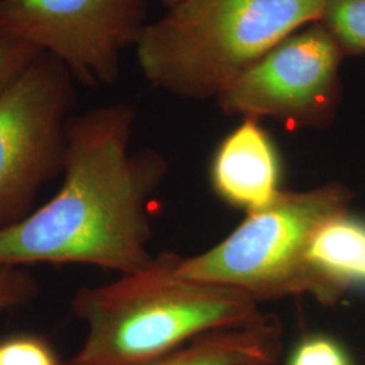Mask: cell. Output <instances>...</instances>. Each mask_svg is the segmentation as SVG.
Returning <instances> with one entry per match:
<instances>
[{
	"mask_svg": "<svg viewBox=\"0 0 365 365\" xmlns=\"http://www.w3.org/2000/svg\"><path fill=\"white\" fill-rule=\"evenodd\" d=\"M135 114L123 103L68 119L64 180L49 202L0 227V267L90 264L122 274L145 268L148 203L167 175L153 150H129Z\"/></svg>",
	"mask_w": 365,
	"mask_h": 365,
	"instance_id": "obj_1",
	"label": "cell"
},
{
	"mask_svg": "<svg viewBox=\"0 0 365 365\" xmlns=\"http://www.w3.org/2000/svg\"><path fill=\"white\" fill-rule=\"evenodd\" d=\"M73 309L87 334L69 365H145L202 336L265 317L241 294L178 277L170 252L113 283L83 288Z\"/></svg>",
	"mask_w": 365,
	"mask_h": 365,
	"instance_id": "obj_2",
	"label": "cell"
},
{
	"mask_svg": "<svg viewBox=\"0 0 365 365\" xmlns=\"http://www.w3.org/2000/svg\"><path fill=\"white\" fill-rule=\"evenodd\" d=\"M327 0H180L135 42L146 80L184 99L215 98L272 46L321 21Z\"/></svg>",
	"mask_w": 365,
	"mask_h": 365,
	"instance_id": "obj_3",
	"label": "cell"
},
{
	"mask_svg": "<svg viewBox=\"0 0 365 365\" xmlns=\"http://www.w3.org/2000/svg\"><path fill=\"white\" fill-rule=\"evenodd\" d=\"M351 200V191L339 182L306 191L282 190L267 206L247 212L215 247L194 257L173 255V274L257 303L312 295L309 242L322 222L349 210Z\"/></svg>",
	"mask_w": 365,
	"mask_h": 365,
	"instance_id": "obj_4",
	"label": "cell"
},
{
	"mask_svg": "<svg viewBox=\"0 0 365 365\" xmlns=\"http://www.w3.org/2000/svg\"><path fill=\"white\" fill-rule=\"evenodd\" d=\"M344 57L325 25L314 22L277 42L217 102L227 115L271 118L289 130L325 128L337 114Z\"/></svg>",
	"mask_w": 365,
	"mask_h": 365,
	"instance_id": "obj_5",
	"label": "cell"
},
{
	"mask_svg": "<svg viewBox=\"0 0 365 365\" xmlns=\"http://www.w3.org/2000/svg\"><path fill=\"white\" fill-rule=\"evenodd\" d=\"M145 18L144 0H0V34L52 56L87 87L119 78Z\"/></svg>",
	"mask_w": 365,
	"mask_h": 365,
	"instance_id": "obj_6",
	"label": "cell"
},
{
	"mask_svg": "<svg viewBox=\"0 0 365 365\" xmlns=\"http://www.w3.org/2000/svg\"><path fill=\"white\" fill-rule=\"evenodd\" d=\"M73 81L66 66L42 53L0 93V227L63 168Z\"/></svg>",
	"mask_w": 365,
	"mask_h": 365,
	"instance_id": "obj_7",
	"label": "cell"
},
{
	"mask_svg": "<svg viewBox=\"0 0 365 365\" xmlns=\"http://www.w3.org/2000/svg\"><path fill=\"white\" fill-rule=\"evenodd\" d=\"M211 182L226 203L250 212L282 191V161L260 120L244 118L218 145L211 161Z\"/></svg>",
	"mask_w": 365,
	"mask_h": 365,
	"instance_id": "obj_8",
	"label": "cell"
},
{
	"mask_svg": "<svg viewBox=\"0 0 365 365\" xmlns=\"http://www.w3.org/2000/svg\"><path fill=\"white\" fill-rule=\"evenodd\" d=\"M312 297L329 306L348 291L365 288V221L339 211L314 232L306 252Z\"/></svg>",
	"mask_w": 365,
	"mask_h": 365,
	"instance_id": "obj_9",
	"label": "cell"
},
{
	"mask_svg": "<svg viewBox=\"0 0 365 365\" xmlns=\"http://www.w3.org/2000/svg\"><path fill=\"white\" fill-rule=\"evenodd\" d=\"M283 353V327L272 317L247 327L212 331L145 365H276Z\"/></svg>",
	"mask_w": 365,
	"mask_h": 365,
	"instance_id": "obj_10",
	"label": "cell"
},
{
	"mask_svg": "<svg viewBox=\"0 0 365 365\" xmlns=\"http://www.w3.org/2000/svg\"><path fill=\"white\" fill-rule=\"evenodd\" d=\"M321 22L345 56L365 54V0H327Z\"/></svg>",
	"mask_w": 365,
	"mask_h": 365,
	"instance_id": "obj_11",
	"label": "cell"
},
{
	"mask_svg": "<svg viewBox=\"0 0 365 365\" xmlns=\"http://www.w3.org/2000/svg\"><path fill=\"white\" fill-rule=\"evenodd\" d=\"M0 365H60L51 345L36 336L0 341Z\"/></svg>",
	"mask_w": 365,
	"mask_h": 365,
	"instance_id": "obj_12",
	"label": "cell"
},
{
	"mask_svg": "<svg viewBox=\"0 0 365 365\" xmlns=\"http://www.w3.org/2000/svg\"><path fill=\"white\" fill-rule=\"evenodd\" d=\"M287 365H352V361L336 339L310 336L297 345Z\"/></svg>",
	"mask_w": 365,
	"mask_h": 365,
	"instance_id": "obj_13",
	"label": "cell"
},
{
	"mask_svg": "<svg viewBox=\"0 0 365 365\" xmlns=\"http://www.w3.org/2000/svg\"><path fill=\"white\" fill-rule=\"evenodd\" d=\"M41 54L29 43L0 34V93L6 91Z\"/></svg>",
	"mask_w": 365,
	"mask_h": 365,
	"instance_id": "obj_14",
	"label": "cell"
},
{
	"mask_svg": "<svg viewBox=\"0 0 365 365\" xmlns=\"http://www.w3.org/2000/svg\"><path fill=\"white\" fill-rule=\"evenodd\" d=\"M31 294V282L18 272L0 267V313L22 303Z\"/></svg>",
	"mask_w": 365,
	"mask_h": 365,
	"instance_id": "obj_15",
	"label": "cell"
},
{
	"mask_svg": "<svg viewBox=\"0 0 365 365\" xmlns=\"http://www.w3.org/2000/svg\"><path fill=\"white\" fill-rule=\"evenodd\" d=\"M163 1H165L167 3V6L168 7H172V6H175V4H178L180 0H163Z\"/></svg>",
	"mask_w": 365,
	"mask_h": 365,
	"instance_id": "obj_16",
	"label": "cell"
}]
</instances>
